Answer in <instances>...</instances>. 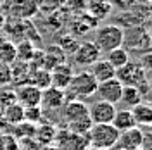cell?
Returning a JSON list of instances; mask_svg holds the SVG:
<instances>
[{
    "mask_svg": "<svg viewBox=\"0 0 152 150\" xmlns=\"http://www.w3.org/2000/svg\"><path fill=\"white\" fill-rule=\"evenodd\" d=\"M97 81L95 78L90 74V71H81L78 74H73L71 81L64 90L66 93V102L67 100H81V98H88V97H95V90H97Z\"/></svg>",
    "mask_w": 152,
    "mask_h": 150,
    "instance_id": "cell-1",
    "label": "cell"
},
{
    "mask_svg": "<svg viewBox=\"0 0 152 150\" xmlns=\"http://www.w3.org/2000/svg\"><path fill=\"white\" fill-rule=\"evenodd\" d=\"M123 31L124 29L118 24H100L94 31V42L95 47L100 50V54H105L113 48L123 47Z\"/></svg>",
    "mask_w": 152,
    "mask_h": 150,
    "instance_id": "cell-2",
    "label": "cell"
},
{
    "mask_svg": "<svg viewBox=\"0 0 152 150\" xmlns=\"http://www.w3.org/2000/svg\"><path fill=\"white\" fill-rule=\"evenodd\" d=\"M118 138H119V131L113 124H92L90 131L86 133L88 147H95V149H114Z\"/></svg>",
    "mask_w": 152,
    "mask_h": 150,
    "instance_id": "cell-3",
    "label": "cell"
},
{
    "mask_svg": "<svg viewBox=\"0 0 152 150\" xmlns=\"http://www.w3.org/2000/svg\"><path fill=\"white\" fill-rule=\"evenodd\" d=\"M2 7L10 17L19 19V21H28L29 17L37 16L40 12L38 0H5Z\"/></svg>",
    "mask_w": 152,
    "mask_h": 150,
    "instance_id": "cell-4",
    "label": "cell"
},
{
    "mask_svg": "<svg viewBox=\"0 0 152 150\" xmlns=\"http://www.w3.org/2000/svg\"><path fill=\"white\" fill-rule=\"evenodd\" d=\"M116 78L121 81V84H130V86H138L147 79L145 67L140 62H132L128 60L123 67L116 69Z\"/></svg>",
    "mask_w": 152,
    "mask_h": 150,
    "instance_id": "cell-5",
    "label": "cell"
},
{
    "mask_svg": "<svg viewBox=\"0 0 152 150\" xmlns=\"http://www.w3.org/2000/svg\"><path fill=\"white\" fill-rule=\"evenodd\" d=\"M114 114H116V105L104 100H95L92 105H88V117L92 124H111Z\"/></svg>",
    "mask_w": 152,
    "mask_h": 150,
    "instance_id": "cell-6",
    "label": "cell"
},
{
    "mask_svg": "<svg viewBox=\"0 0 152 150\" xmlns=\"http://www.w3.org/2000/svg\"><path fill=\"white\" fill-rule=\"evenodd\" d=\"M121 90H123V84L118 78H111L107 81H102V83L97 84V90H95V95L99 100H104V102L109 103H119V98H121Z\"/></svg>",
    "mask_w": 152,
    "mask_h": 150,
    "instance_id": "cell-7",
    "label": "cell"
},
{
    "mask_svg": "<svg viewBox=\"0 0 152 150\" xmlns=\"http://www.w3.org/2000/svg\"><path fill=\"white\" fill-rule=\"evenodd\" d=\"M64 103H66V93H64V90H59V88H54V86H48L45 90H42L40 107H42L43 112L61 111Z\"/></svg>",
    "mask_w": 152,
    "mask_h": 150,
    "instance_id": "cell-8",
    "label": "cell"
},
{
    "mask_svg": "<svg viewBox=\"0 0 152 150\" xmlns=\"http://www.w3.org/2000/svg\"><path fill=\"white\" fill-rule=\"evenodd\" d=\"M100 57H102V54H100L99 48L95 47L94 42H80L76 52L73 54V60H75V64H78L81 67H90Z\"/></svg>",
    "mask_w": 152,
    "mask_h": 150,
    "instance_id": "cell-9",
    "label": "cell"
},
{
    "mask_svg": "<svg viewBox=\"0 0 152 150\" xmlns=\"http://www.w3.org/2000/svg\"><path fill=\"white\" fill-rule=\"evenodd\" d=\"M57 150H86L88 149V140L86 136H80L75 133H69L67 130H57L56 140Z\"/></svg>",
    "mask_w": 152,
    "mask_h": 150,
    "instance_id": "cell-10",
    "label": "cell"
},
{
    "mask_svg": "<svg viewBox=\"0 0 152 150\" xmlns=\"http://www.w3.org/2000/svg\"><path fill=\"white\" fill-rule=\"evenodd\" d=\"M73 17L69 19V35L73 36H81V35H86L88 31L97 28L99 21H95L88 12H80V14H71Z\"/></svg>",
    "mask_w": 152,
    "mask_h": 150,
    "instance_id": "cell-11",
    "label": "cell"
},
{
    "mask_svg": "<svg viewBox=\"0 0 152 150\" xmlns=\"http://www.w3.org/2000/svg\"><path fill=\"white\" fill-rule=\"evenodd\" d=\"M16 93V102L19 105H23L24 109L26 107H35V105H40V100H42V90L35 86L31 83H24L19 84L18 90L14 92Z\"/></svg>",
    "mask_w": 152,
    "mask_h": 150,
    "instance_id": "cell-12",
    "label": "cell"
},
{
    "mask_svg": "<svg viewBox=\"0 0 152 150\" xmlns=\"http://www.w3.org/2000/svg\"><path fill=\"white\" fill-rule=\"evenodd\" d=\"M61 116L66 124L88 119V105L83 103L81 100H67L61 109Z\"/></svg>",
    "mask_w": 152,
    "mask_h": 150,
    "instance_id": "cell-13",
    "label": "cell"
},
{
    "mask_svg": "<svg viewBox=\"0 0 152 150\" xmlns=\"http://www.w3.org/2000/svg\"><path fill=\"white\" fill-rule=\"evenodd\" d=\"M143 143H145V135L138 126H135L132 130L119 133V138H118L116 145H118V149H123V150H135L143 147Z\"/></svg>",
    "mask_w": 152,
    "mask_h": 150,
    "instance_id": "cell-14",
    "label": "cell"
},
{
    "mask_svg": "<svg viewBox=\"0 0 152 150\" xmlns=\"http://www.w3.org/2000/svg\"><path fill=\"white\" fill-rule=\"evenodd\" d=\"M71 78H73V67L67 62H62L54 69H50V86H54V88L66 90Z\"/></svg>",
    "mask_w": 152,
    "mask_h": 150,
    "instance_id": "cell-15",
    "label": "cell"
},
{
    "mask_svg": "<svg viewBox=\"0 0 152 150\" xmlns=\"http://www.w3.org/2000/svg\"><path fill=\"white\" fill-rule=\"evenodd\" d=\"M90 74L95 78L97 83H102V81H107L111 78H116V69L105 59L100 57L99 60H95L94 64L90 66Z\"/></svg>",
    "mask_w": 152,
    "mask_h": 150,
    "instance_id": "cell-16",
    "label": "cell"
},
{
    "mask_svg": "<svg viewBox=\"0 0 152 150\" xmlns=\"http://www.w3.org/2000/svg\"><path fill=\"white\" fill-rule=\"evenodd\" d=\"M86 12L95 21H104L113 12V2L111 0H90L88 7H86Z\"/></svg>",
    "mask_w": 152,
    "mask_h": 150,
    "instance_id": "cell-17",
    "label": "cell"
},
{
    "mask_svg": "<svg viewBox=\"0 0 152 150\" xmlns=\"http://www.w3.org/2000/svg\"><path fill=\"white\" fill-rule=\"evenodd\" d=\"M111 124H113V126L119 133L126 131V130H132V128H135V126H137L130 109H116V114H114Z\"/></svg>",
    "mask_w": 152,
    "mask_h": 150,
    "instance_id": "cell-18",
    "label": "cell"
},
{
    "mask_svg": "<svg viewBox=\"0 0 152 150\" xmlns=\"http://www.w3.org/2000/svg\"><path fill=\"white\" fill-rule=\"evenodd\" d=\"M130 111H132V116H133V119H135L137 126H151V122H152L151 103L140 102V103H137V105H133Z\"/></svg>",
    "mask_w": 152,
    "mask_h": 150,
    "instance_id": "cell-19",
    "label": "cell"
},
{
    "mask_svg": "<svg viewBox=\"0 0 152 150\" xmlns=\"http://www.w3.org/2000/svg\"><path fill=\"white\" fill-rule=\"evenodd\" d=\"M56 133L57 128L52 122H43L42 126L37 124V130H35V140L40 145H52L56 140Z\"/></svg>",
    "mask_w": 152,
    "mask_h": 150,
    "instance_id": "cell-20",
    "label": "cell"
},
{
    "mask_svg": "<svg viewBox=\"0 0 152 150\" xmlns=\"http://www.w3.org/2000/svg\"><path fill=\"white\" fill-rule=\"evenodd\" d=\"M2 117H4V121L10 124V126H16L19 122L24 121V107L23 105H19L18 102L10 103L7 107H4V111H2Z\"/></svg>",
    "mask_w": 152,
    "mask_h": 150,
    "instance_id": "cell-21",
    "label": "cell"
},
{
    "mask_svg": "<svg viewBox=\"0 0 152 150\" xmlns=\"http://www.w3.org/2000/svg\"><path fill=\"white\" fill-rule=\"evenodd\" d=\"M119 102L124 103L128 109H132L133 105L143 102V97L140 93V90L137 86H130V84H123V90H121V98Z\"/></svg>",
    "mask_w": 152,
    "mask_h": 150,
    "instance_id": "cell-22",
    "label": "cell"
},
{
    "mask_svg": "<svg viewBox=\"0 0 152 150\" xmlns=\"http://www.w3.org/2000/svg\"><path fill=\"white\" fill-rule=\"evenodd\" d=\"M104 59L114 67V69H119V67H123L124 64L130 60V54H128L123 47H118V48H113V50L105 52Z\"/></svg>",
    "mask_w": 152,
    "mask_h": 150,
    "instance_id": "cell-23",
    "label": "cell"
},
{
    "mask_svg": "<svg viewBox=\"0 0 152 150\" xmlns=\"http://www.w3.org/2000/svg\"><path fill=\"white\" fill-rule=\"evenodd\" d=\"M35 52H37V48L33 47V43H31L29 40H21L18 45H16V60L31 62Z\"/></svg>",
    "mask_w": 152,
    "mask_h": 150,
    "instance_id": "cell-24",
    "label": "cell"
},
{
    "mask_svg": "<svg viewBox=\"0 0 152 150\" xmlns=\"http://www.w3.org/2000/svg\"><path fill=\"white\" fill-rule=\"evenodd\" d=\"M78 45H80L78 38L73 36V35H69V33L61 35V36L57 38V47L61 48L66 55H73L76 52V48H78Z\"/></svg>",
    "mask_w": 152,
    "mask_h": 150,
    "instance_id": "cell-25",
    "label": "cell"
},
{
    "mask_svg": "<svg viewBox=\"0 0 152 150\" xmlns=\"http://www.w3.org/2000/svg\"><path fill=\"white\" fill-rule=\"evenodd\" d=\"M29 83L38 86L40 90H45L50 86V71L47 69H33L29 74Z\"/></svg>",
    "mask_w": 152,
    "mask_h": 150,
    "instance_id": "cell-26",
    "label": "cell"
},
{
    "mask_svg": "<svg viewBox=\"0 0 152 150\" xmlns=\"http://www.w3.org/2000/svg\"><path fill=\"white\" fill-rule=\"evenodd\" d=\"M16 60V45L5 40V42H0V62H5V64H12Z\"/></svg>",
    "mask_w": 152,
    "mask_h": 150,
    "instance_id": "cell-27",
    "label": "cell"
},
{
    "mask_svg": "<svg viewBox=\"0 0 152 150\" xmlns=\"http://www.w3.org/2000/svg\"><path fill=\"white\" fill-rule=\"evenodd\" d=\"M38 9L42 14L66 9V0H38Z\"/></svg>",
    "mask_w": 152,
    "mask_h": 150,
    "instance_id": "cell-28",
    "label": "cell"
},
{
    "mask_svg": "<svg viewBox=\"0 0 152 150\" xmlns=\"http://www.w3.org/2000/svg\"><path fill=\"white\" fill-rule=\"evenodd\" d=\"M90 128H92V121H90V117H88V119H81V121L66 124L67 131L75 133V135H80V136H86V133L90 131Z\"/></svg>",
    "mask_w": 152,
    "mask_h": 150,
    "instance_id": "cell-29",
    "label": "cell"
},
{
    "mask_svg": "<svg viewBox=\"0 0 152 150\" xmlns=\"http://www.w3.org/2000/svg\"><path fill=\"white\" fill-rule=\"evenodd\" d=\"M24 121L31 122V124H40L43 121V111L40 105H35V107H26L24 109Z\"/></svg>",
    "mask_w": 152,
    "mask_h": 150,
    "instance_id": "cell-30",
    "label": "cell"
},
{
    "mask_svg": "<svg viewBox=\"0 0 152 150\" xmlns=\"http://www.w3.org/2000/svg\"><path fill=\"white\" fill-rule=\"evenodd\" d=\"M90 0H66V10L69 14H80L85 12Z\"/></svg>",
    "mask_w": 152,
    "mask_h": 150,
    "instance_id": "cell-31",
    "label": "cell"
},
{
    "mask_svg": "<svg viewBox=\"0 0 152 150\" xmlns=\"http://www.w3.org/2000/svg\"><path fill=\"white\" fill-rule=\"evenodd\" d=\"M0 150H19V140L12 135H0Z\"/></svg>",
    "mask_w": 152,
    "mask_h": 150,
    "instance_id": "cell-32",
    "label": "cell"
},
{
    "mask_svg": "<svg viewBox=\"0 0 152 150\" xmlns=\"http://www.w3.org/2000/svg\"><path fill=\"white\" fill-rule=\"evenodd\" d=\"M12 83V71L10 66L5 62H0V88L2 86H9Z\"/></svg>",
    "mask_w": 152,
    "mask_h": 150,
    "instance_id": "cell-33",
    "label": "cell"
},
{
    "mask_svg": "<svg viewBox=\"0 0 152 150\" xmlns=\"http://www.w3.org/2000/svg\"><path fill=\"white\" fill-rule=\"evenodd\" d=\"M137 2H138V0H119V4L124 5L126 9H130V7H133V5H137Z\"/></svg>",
    "mask_w": 152,
    "mask_h": 150,
    "instance_id": "cell-34",
    "label": "cell"
},
{
    "mask_svg": "<svg viewBox=\"0 0 152 150\" xmlns=\"http://www.w3.org/2000/svg\"><path fill=\"white\" fill-rule=\"evenodd\" d=\"M86 150H104V149H95V147H88Z\"/></svg>",
    "mask_w": 152,
    "mask_h": 150,
    "instance_id": "cell-35",
    "label": "cell"
},
{
    "mask_svg": "<svg viewBox=\"0 0 152 150\" xmlns=\"http://www.w3.org/2000/svg\"><path fill=\"white\" fill-rule=\"evenodd\" d=\"M4 2H5V0H0V7H2V5H4Z\"/></svg>",
    "mask_w": 152,
    "mask_h": 150,
    "instance_id": "cell-36",
    "label": "cell"
},
{
    "mask_svg": "<svg viewBox=\"0 0 152 150\" xmlns=\"http://www.w3.org/2000/svg\"><path fill=\"white\" fill-rule=\"evenodd\" d=\"M135 150H143V147H140V149H135Z\"/></svg>",
    "mask_w": 152,
    "mask_h": 150,
    "instance_id": "cell-37",
    "label": "cell"
},
{
    "mask_svg": "<svg viewBox=\"0 0 152 150\" xmlns=\"http://www.w3.org/2000/svg\"><path fill=\"white\" fill-rule=\"evenodd\" d=\"M116 150H123V149H116Z\"/></svg>",
    "mask_w": 152,
    "mask_h": 150,
    "instance_id": "cell-38",
    "label": "cell"
}]
</instances>
